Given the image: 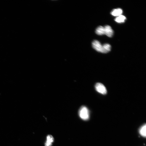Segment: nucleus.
Instances as JSON below:
<instances>
[{"instance_id": "39448f33", "label": "nucleus", "mask_w": 146, "mask_h": 146, "mask_svg": "<svg viewBox=\"0 0 146 146\" xmlns=\"http://www.w3.org/2000/svg\"><path fill=\"white\" fill-rule=\"evenodd\" d=\"M111 46L108 44H105L102 45L101 52L106 54L110 51L111 50Z\"/></svg>"}, {"instance_id": "423d86ee", "label": "nucleus", "mask_w": 146, "mask_h": 146, "mask_svg": "<svg viewBox=\"0 0 146 146\" xmlns=\"http://www.w3.org/2000/svg\"><path fill=\"white\" fill-rule=\"evenodd\" d=\"M123 13V10L121 8L114 9L111 12V15L114 16H118L121 15Z\"/></svg>"}, {"instance_id": "20e7f679", "label": "nucleus", "mask_w": 146, "mask_h": 146, "mask_svg": "<svg viewBox=\"0 0 146 146\" xmlns=\"http://www.w3.org/2000/svg\"><path fill=\"white\" fill-rule=\"evenodd\" d=\"M104 28V34L108 37H112L113 34V31L111 27L109 25L105 26Z\"/></svg>"}, {"instance_id": "9d476101", "label": "nucleus", "mask_w": 146, "mask_h": 146, "mask_svg": "<svg viewBox=\"0 0 146 146\" xmlns=\"http://www.w3.org/2000/svg\"><path fill=\"white\" fill-rule=\"evenodd\" d=\"M146 125L145 124L140 127L139 130L140 134L144 137H146Z\"/></svg>"}, {"instance_id": "f257e3e1", "label": "nucleus", "mask_w": 146, "mask_h": 146, "mask_svg": "<svg viewBox=\"0 0 146 146\" xmlns=\"http://www.w3.org/2000/svg\"><path fill=\"white\" fill-rule=\"evenodd\" d=\"M79 117L84 120H87L89 118V110L85 106H83L79 109Z\"/></svg>"}, {"instance_id": "6e6552de", "label": "nucleus", "mask_w": 146, "mask_h": 146, "mask_svg": "<svg viewBox=\"0 0 146 146\" xmlns=\"http://www.w3.org/2000/svg\"><path fill=\"white\" fill-rule=\"evenodd\" d=\"M96 33L97 34L99 35L104 34V27L101 26H98L96 30Z\"/></svg>"}, {"instance_id": "7ed1b4c3", "label": "nucleus", "mask_w": 146, "mask_h": 146, "mask_svg": "<svg viewBox=\"0 0 146 146\" xmlns=\"http://www.w3.org/2000/svg\"><path fill=\"white\" fill-rule=\"evenodd\" d=\"M92 46L93 48L97 51L101 52L102 45L99 41H94L92 43Z\"/></svg>"}, {"instance_id": "0eeeda50", "label": "nucleus", "mask_w": 146, "mask_h": 146, "mask_svg": "<svg viewBox=\"0 0 146 146\" xmlns=\"http://www.w3.org/2000/svg\"><path fill=\"white\" fill-rule=\"evenodd\" d=\"M47 141L45 143V146H51L54 142V139L52 136L48 135L47 136Z\"/></svg>"}, {"instance_id": "1a4fd4ad", "label": "nucleus", "mask_w": 146, "mask_h": 146, "mask_svg": "<svg viewBox=\"0 0 146 146\" xmlns=\"http://www.w3.org/2000/svg\"><path fill=\"white\" fill-rule=\"evenodd\" d=\"M126 19V17L121 15L117 17L114 20L118 23H121L124 22Z\"/></svg>"}, {"instance_id": "f03ea898", "label": "nucleus", "mask_w": 146, "mask_h": 146, "mask_svg": "<svg viewBox=\"0 0 146 146\" xmlns=\"http://www.w3.org/2000/svg\"><path fill=\"white\" fill-rule=\"evenodd\" d=\"M95 89L97 92L103 95L107 94V90L105 86L103 84L97 83L95 86Z\"/></svg>"}]
</instances>
